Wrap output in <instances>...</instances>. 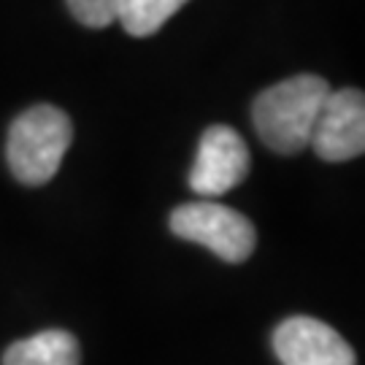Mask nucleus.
<instances>
[{
	"instance_id": "2",
	"label": "nucleus",
	"mask_w": 365,
	"mask_h": 365,
	"mask_svg": "<svg viewBox=\"0 0 365 365\" xmlns=\"http://www.w3.org/2000/svg\"><path fill=\"white\" fill-rule=\"evenodd\" d=\"M73 141V125L57 106H33L14 119L9 130L6 157L11 173L27 187H41L60 170L68 146Z\"/></svg>"
},
{
	"instance_id": "4",
	"label": "nucleus",
	"mask_w": 365,
	"mask_h": 365,
	"mask_svg": "<svg viewBox=\"0 0 365 365\" xmlns=\"http://www.w3.org/2000/svg\"><path fill=\"white\" fill-rule=\"evenodd\" d=\"M249 173V149L244 138L227 125H211L200 135L197 155L190 170V190L195 195L220 197L235 190Z\"/></svg>"
},
{
	"instance_id": "3",
	"label": "nucleus",
	"mask_w": 365,
	"mask_h": 365,
	"mask_svg": "<svg viewBox=\"0 0 365 365\" xmlns=\"http://www.w3.org/2000/svg\"><path fill=\"white\" fill-rule=\"evenodd\" d=\"M170 230L184 241L206 247L225 262L249 260L257 244L255 225L244 214L206 197L173 209Z\"/></svg>"
},
{
	"instance_id": "8",
	"label": "nucleus",
	"mask_w": 365,
	"mask_h": 365,
	"mask_svg": "<svg viewBox=\"0 0 365 365\" xmlns=\"http://www.w3.org/2000/svg\"><path fill=\"white\" fill-rule=\"evenodd\" d=\"M187 0H119L117 22L133 38L155 36Z\"/></svg>"
},
{
	"instance_id": "9",
	"label": "nucleus",
	"mask_w": 365,
	"mask_h": 365,
	"mask_svg": "<svg viewBox=\"0 0 365 365\" xmlns=\"http://www.w3.org/2000/svg\"><path fill=\"white\" fill-rule=\"evenodd\" d=\"M68 11L84 27L101 30V27L117 22L119 0H68Z\"/></svg>"
},
{
	"instance_id": "5",
	"label": "nucleus",
	"mask_w": 365,
	"mask_h": 365,
	"mask_svg": "<svg viewBox=\"0 0 365 365\" xmlns=\"http://www.w3.org/2000/svg\"><path fill=\"white\" fill-rule=\"evenodd\" d=\"M314 152L325 163L354 160L365 152V98L360 90H330L314 122Z\"/></svg>"
},
{
	"instance_id": "7",
	"label": "nucleus",
	"mask_w": 365,
	"mask_h": 365,
	"mask_svg": "<svg viewBox=\"0 0 365 365\" xmlns=\"http://www.w3.org/2000/svg\"><path fill=\"white\" fill-rule=\"evenodd\" d=\"M78 341L66 330H43L11 344L3 365H78Z\"/></svg>"
},
{
	"instance_id": "1",
	"label": "nucleus",
	"mask_w": 365,
	"mask_h": 365,
	"mask_svg": "<svg viewBox=\"0 0 365 365\" xmlns=\"http://www.w3.org/2000/svg\"><path fill=\"white\" fill-rule=\"evenodd\" d=\"M330 95L322 76L300 73L262 90L252 106V122L265 146L279 155H298L312 141L314 122Z\"/></svg>"
},
{
	"instance_id": "6",
	"label": "nucleus",
	"mask_w": 365,
	"mask_h": 365,
	"mask_svg": "<svg viewBox=\"0 0 365 365\" xmlns=\"http://www.w3.org/2000/svg\"><path fill=\"white\" fill-rule=\"evenodd\" d=\"M274 352L282 365H357L352 346L314 317L284 319L274 330Z\"/></svg>"
}]
</instances>
